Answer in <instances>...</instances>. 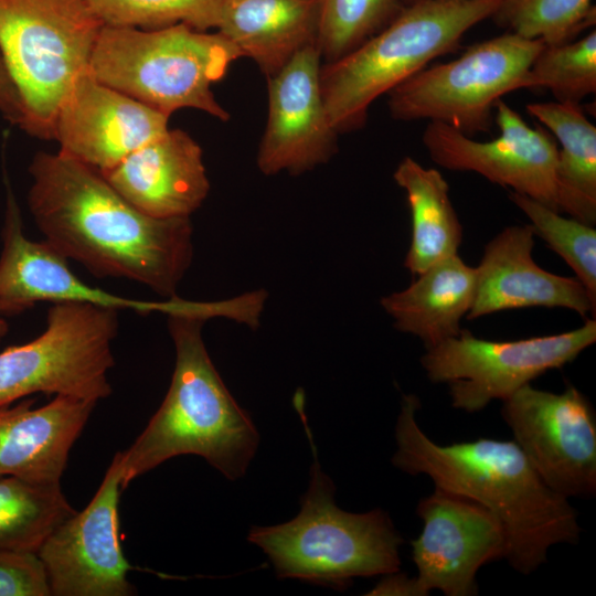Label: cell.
<instances>
[{"label":"cell","instance_id":"cell-34","mask_svg":"<svg viewBox=\"0 0 596 596\" xmlns=\"http://www.w3.org/2000/svg\"><path fill=\"white\" fill-rule=\"evenodd\" d=\"M7 332H8V323L6 322V320L0 318V342L3 339V337L7 334Z\"/></svg>","mask_w":596,"mask_h":596},{"label":"cell","instance_id":"cell-11","mask_svg":"<svg viewBox=\"0 0 596 596\" xmlns=\"http://www.w3.org/2000/svg\"><path fill=\"white\" fill-rule=\"evenodd\" d=\"M501 416L553 491L568 499L596 493V413L579 390L553 393L525 384L502 401Z\"/></svg>","mask_w":596,"mask_h":596},{"label":"cell","instance_id":"cell-1","mask_svg":"<svg viewBox=\"0 0 596 596\" xmlns=\"http://www.w3.org/2000/svg\"><path fill=\"white\" fill-rule=\"evenodd\" d=\"M29 210L54 249L97 277L139 283L168 299L193 257L190 217L147 215L96 169L62 152L30 164Z\"/></svg>","mask_w":596,"mask_h":596},{"label":"cell","instance_id":"cell-27","mask_svg":"<svg viewBox=\"0 0 596 596\" xmlns=\"http://www.w3.org/2000/svg\"><path fill=\"white\" fill-rule=\"evenodd\" d=\"M491 18L519 36L560 45L595 23V7L592 0H503Z\"/></svg>","mask_w":596,"mask_h":596},{"label":"cell","instance_id":"cell-29","mask_svg":"<svg viewBox=\"0 0 596 596\" xmlns=\"http://www.w3.org/2000/svg\"><path fill=\"white\" fill-rule=\"evenodd\" d=\"M510 200L529 217L534 235L558 254L574 270L596 302V230L573 217H564L543 203L511 192Z\"/></svg>","mask_w":596,"mask_h":596},{"label":"cell","instance_id":"cell-7","mask_svg":"<svg viewBox=\"0 0 596 596\" xmlns=\"http://www.w3.org/2000/svg\"><path fill=\"white\" fill-rule=\"evenodd\" d=\"M103 26L87 0H0V53L21 98L20 129L53 139L57 111L89 68Z\"/></svg>","mask_w":596,"mask_h":596},{"label":"cell","instance_id":"cell-2","mask_svg":"<svg viewBox=\"0 0 596 596\" xmlns=\"http://www.w3.org/2000/svg\"><path fill=\"white\" fill-rule=\"evenodd\" d=\"M419 407L416 395H403L393 465L487 508L503 529V558L512 568L529 575L547 561L552 545L579 541L582 528L570 499L541 479L514 440L439 445L419 427Z\"/></svg>","mask_w":596,"mask_h":596},{"label":"cell","instance_id":"cell-9","mask_svg":"<svg viewBox=\"0 0 596 596\" xmlns=\"http://www.w3.org/2000/svg\"><path fill=\"white\" fill-rule=\"evenodd\" d=\"M545 44L508 32L469 46L459 57L426 66L389 93L393 119H426L470 136L489 132L496 103L524 88Z\"/></svg>","mask_w":596,"mask_h":596},{"label":"cell","instance_id":"cell-19","mask_svg":"<svg viewBox=\"0 0 596 596\" xmlns=\"http://www.w3.org/2000/svg\"><path fill=\"white\" fill-rule=\"evenodd\" d=\"M102 174L135 207L158 219L190 217L210 191L202 148L181 129L168 128Z\"/></svg>","mask_w":596,"mask_h":596},{"label":"cell","instance_id":"cell-12","mask_svg":"<svg viewBox=\"0 0 596 596\" xmlns=\"http://www.w3.org/2000/svg\"><path fill=\"white\" fill-rule=\"evenodd\" d=\"M494 109L500 135L485 142L445 124L429 121L422 140L430 159L448 170L481 174L560 212L558 147L554 138L542 126L528 125L502 99Z\"/></svg>","mask_w":596,"mask_h":596},{"label":"cell","instance_id":"cell-21","mask_svg":"<svg viewBox=\"0 0 596 596\" xmlns=\"http://www.w3.org/2000/svg\"><path fill=\"white\" fill-rule=\"evenodd\" d=\"M318 28L319 0H224L216 30L268 78L317 45Z\"/></svg>","mask_w":596,"mask_h":596},{"label":"cell","instance_id":"cell-36","mask_svg":"<svg viewBox=\"0 0 596 596\" xmlns=\"http://www.w3.org/2000/svg\"><path fill=\"white\" fill-rule=\"evenodd\" d=\"M449 1H465V0H449Z\"/></svg>","mask_w":596,"mask_h":596},{"label":"cell","instance_id":"cell-14","mask_svg":"<svg viewBox=\"0 0 596 596\" xmlns=\"http://www.w3.org/2000/svg\"><path fill=\"white\" fill-rule=\"evenodd\" d=\"M416 514L423 522L411 541L416 581L424 596L478 594L477 573L504 557L505 536L498 519L480 503L440 488L422 498Z\"/></svg>","mask_w":596,"mask_h":596},{"label":"cell","instance_id":"cell-31","mask_svg":"<svg viewBox=\"0 0 596 596\" xmlns=\"http://www.w3.org/2000/svg\"><path fill=\"white\" fill-rule=\"evenodd\" d=\"M0 596H51L46 571L36 553L0 549Z\"/></svg>","mask_w":596,"mask_h":596},{"label":"cell","instance_id":"cell-15","mask_svg":"<svg viewBox=\"0 0 596 596\" xmlns=\"http://www.w3.org/2000/svg\"><path fill=\"white\" fill-rule=\"evenodd\" d=\"M318 45L299 51L268 82V116L257 166L266 175L300 174L327 162L337 151L338 132L324 107Z\"/></svg>","mask_w":596,"mask_h":596},{"label":"cell","instance_id":"cell-28","mask_svg":"<svg viewBox=\"0 0 596 596\" xmlns=\"http://www.w3.org/2000/svg\"><path fill=\"white\" fill-rule=\"evenodd\" d=\"M397 0H319L317 45L323 63L356 49L402 10Z\"/></svg>","mask_w":596,"mask_h":596},{"label":"cell","instance_id":"cell-24","mask_svg":"<svg viewBox=\"0 0 596 596\" xmlns=\"http://www.w3.org/2000/svg\"><path fill=\"white\" fill-rule=\"evenodd\" d=\"M526 111L557 139L556 177L560 212L585 224L596 223V127L578 104L546 102Z\"/></svg>","mask_w":596,"mask_h":596},{"label":"cell","instance_id":"cell-26","mask_svg":"<svg viewBox=\"0 0 596 596\" xmlns=\"http://www.w3.org/2000/svg\"><path fill=\"white\" fill-rule=\"evenodd\" d=\"M524 88L547 89L556 102L578 104L596 92V31L577 41L544 45L533 61Z\"/></svg>","mask_w":596,"mask_h":596},{"label":"cell","instance_id":"cell-6","mask_svg":"<svg viewBox=\"0 0 596 596\" xmlns=\"http://www.w3.org/2000/svg\"><path fill=\"white\" fill-rule=\"evenodd\" d=\"M241 57L220 32L184 23L158 30L104 25L88 70L100 83L169 117L195 108L227 121L230 114L211 86Z\"/></svg>","mask_w":596,"mask_h":596},{"label":"cell","instance_id":"cell-4","mask_svg":"<svg viewBox=\"0 0 596 596\" xmlns=\"http://www.w3.org/2000/svg\"><path fill=\"white\" fill-rule=\"evenodd\" d=\"M300 414L315 457L301 509L288 522L253 526L247 540L268 556L278 577L339 590L355 577L400 571L404 539L385 511L353 513L336 504L334 485L321 470L306 417Z\"/></svg>","mask_w":596,"mask_h":596},{"label":"cell","instance_id":"cell-22","mask_svg":"<svg viewBox=\"0 0 596 596\" xmlns=\"http://www.w3.org/2000/svg\"><path fill=\"white\" fill-rule=\"evenodd\" d=\"M475 268L447 257L417 275L407 288L381 299L394 327L418 337L426 349L458 336L475 298Z\"/></svg>","mask_w":596,"mask_h":596},{"label":"cell","instance_id":"cell-10","mask_svg":"<svg viewBox=\"0 0 596 596\" xmlns=\"http://www.w3.org/2000/svg\"><path fill=\"white\" fill-rule=\"evenodd\" d=\"M595 341V318L571 331L511 341L480 339L462 329L426 349L421 363L429 381L448 384L453 407L476 413L571 363Z\"/></svg>","mask_w":596,"mask_h":596},{"label":"cell","instance_id":"cell-33","mask_svg":"<svg viewBox=\"0 0 596 596\" xmlns=\"http://www.w3.org/2000/svg\"><path fill=\"white\" fill-rule=\"evenodd\" d=\"M370 596H424L416 577L400 571L386 574L369 593Z\"/></svg>","mask_w":596,"mask_h":596},{"label":"cell","instance_id":"cell-32","mask_svg":"<svg viewBox=\"0 0 596 596\" xmlns=\"http://www.w3.org/2000/svg\"><path fill=\"white\" fill-rule=\"evenodd\" d=\"M0 111L7 120L19 128L23 121V108L19 92L0 53Z\"/></svg>","mask_w":596,"mask_h":596},{"label":"cell","instance_id":"cell-13","mask_svg":"<svg viewBox=\"0 0 596 596\" xmlns=\"http://www.w3.org/2000/svg\"><path fill=\"white\" fill-rule=\"evenodd\" d=\"M118 451L93 499L58 524L38 551L54 596H129L131 568L120 544Z\"/></svg>","mask_w":596,"mask_h":596},{"label":"cell","instance_id":"cell-18","mask_svg":"<svg viewBox=\"0 0 596 596\" xmlns=\"http://www.w3.org/2000/svg\"><path fill=\"white\" fill-rule=\"evenodd\" d=\"M534 236L530 225H512L487 243L475 268L468 319L532 307L566 308L584 319L588 313L595 318L596 302L576 277L550 273L534 262Z\"/></svg>","mask_w":596,"mask_h":596},{"label":"cell","instance_id":"cell-23","mask_svg":"<svg viewBox=\"0 0 596 596\" xmlns=\"http://www.w3.org/2000/svg\"><path fill=\"white\" fill-rule=\"evenodd\" d=\"M393 178L405 191L411 211L412 237L404 266L417 276L458 254L462 227L449 196V185L438 170L405 157Z\"/></svg>","mask_w":596,"mask_h":596},{"label":"cell","instance_id":"cell-3","mask_svg":"<svg viewBox=\"0 0 596 596\" xmlns=\"http://www.w3.org/2000/svg\"><path fill=\"white\" fill-rule=\"evenodd\" d=\"M227 311V302H199L192 309L169 313L168 328L175 348L171 383L141 434L125 451H118L123 490L180 455L204 458L230 480L245 475L259 435L249 414L222 381L202 339L203 323Z\"/></svg>","mask_w":596,"mask_h":596},{"label":"cell","instance_id":"cell-17","mask_svg":"<svg viewBox=\"0 0 596 596\" xmlns=\"http://www.w3.org/2000/svg\"><path fill=\"white\" fill-rule=\"evenodd\" d=\"M0 255V313L14 316L36 302H82L139 313L183 310L188 301L177 296L167 301H142L115 296L77 278L67 258L46 241L33 242L23 232L21 212L7 182V205Z\"/></svg>","mask_w":596,"mask_h":596},{"label":"cell","instance_id":"cell-16","mask_svg":"<svg viewBox=\"0 0 596 596\" xmlns=\"http://www.w3.org/2000/svg\"><path fill=\"white\" fill-rule=\"evenodd\" d=\"M169 116L97 81L87 70L64 98L54 123L60 152L106 172L168 130Z\"/></svg>","mask_w":596,"mask_h":596},{"label":"cell","instance_id":"cell-25","mask_svg":"<svg viewBox=\"0 0 596 596\" xmlns=\"http://www.w3.org/2000/svg\"><path fill=\"white\" fill-rule=\"evenodd\" d=\"M75 512L60 482L0 477V549L38 553L50 533Z\"/></svg>","mask_w":596,"mask_h":596},{"label":"cell","instance_id":"cell-20","mask_svg":"<svg viewBox=\"0 0 596 596\" xmlns=\"http://www.w3.org/2000/svg\"><path fill=\"white\" fill-rule=\"evenodd\" d=\"M34 402L0 406V477L60 482L96 403L62 395L38 408Z\"/></svg>","mask_w":596,"mask_h":596},{"label":"cell","instance_id":"cell-5","mask_svg":"<svg viewBox=\"0 0 596 596\" xmlns=\"http://www.w3.org/2000/svg\"><path fill=\"white\" fill-rule=\"evenodd\" d=\"M503 0H417L381 31L320 70L321 94L332 128H362L372 103L456 51L464 34L491 18Z\"/></svg>","mask_w":596,"mask_h":596},{"label":"cell","instance_id":"cell-30","mask_svg":"<svg viewBox=\"0 0 596 596\" xmlns=\"http://www.w3.org/2000/svg\"><path fill=\"white\" fill-rule=\"evenodd\" d=\"M104 25L158 30L184 23L216 29L224 0H87Z\"/></svg>","mask_w":596,"mask_h":596},{"label":"cell","instance_id":"cell-8","mask_svg":"<svg viewBox=\"0 0 596 596\" xmlns=\"http://www.w3.org/2000/svg\"><path fill=\"white\" fill-rule=\"evenodd\" d=\"M118 327L116 309L53 302L38 338L0 352V406L34 393L95 403L108 397Z\"/></svg>","mask_w":596,"mask_h":596},{"label":"cell","instance_id":"cell-35","mask_svg":"<svg viewBox=\"0 0 596 596\" xmlns=\"http://www.w3.org/2000/svg\"><path fill=\"white\" fill-rule=\"evenodd\" d=\"M402 6L411 4L417 0H397Z\"/></svg>","mask_w":596,"mask_h":596}]
</instances>
